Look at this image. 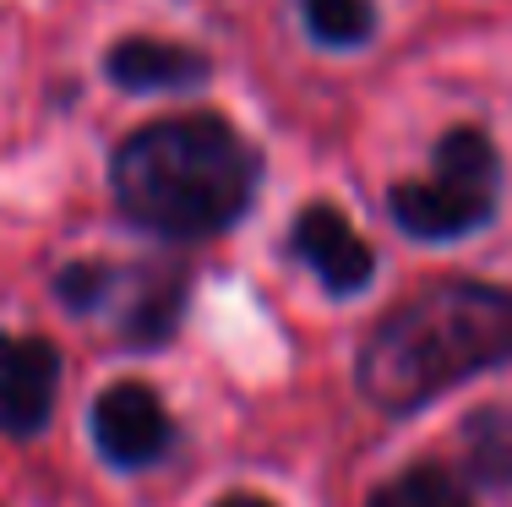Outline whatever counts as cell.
Wrapping results in <instances>:
<instances>
[{"instance_id":"5","label":"cell","mask_w":512,"mask_h":507,"mask_svg":"<svg viewBox=\"0 0 512 507\" xmlns=\"http://www.w3.org/2000/svg\"><path fill=\"white\" fill-rule=\"evenodd\" d=\"M93 448L115 469H153L175 448V420L148 382H109L93 398Z\"/></svg>"},{"instance_id":"1","label":"cell","mask_w":512,"mask_h":507,"mask_svg":"<svg viewBox=\"0 0 512 507\" xmlns=\"http://www.w3.org/2000/svg\"><path fill=\"white\" fill-rule=\"evenodd\" d=\"M109 186L137 229L164 240H207L251 213L262 153L218 115H169L120 142Z\"/></svg>"},{"instance_id":"8","label":"cell","mask_w":512,"mask_h":507,"mask_svg":"<svg viewBox=\"0 0 512 507\" xmlns=\"http://www.w3.org/2000/svg\"><path fill=\"white\" fill-rule=\"evenodd\" d=\"M109 82L126 93H175V88H197L207 82V55L186 50V44H169V39H126L115 44L104 60Z\"/></svg>"},{"instance_id":"6","label":"cell","mask_w":512,"mask_h":507,"mask_svg":"<svg viewBox=\"0 0 512 507\" xmlns=\"http://www.w3.org/2000/svg\"><path fill=\"white\" fill-rule=\"evenodd\" d=\"M60 349L39 333H0V431L39 437L55 415Z\"/></svg>"},{"instance_id":"11","label":"cell","mask_w":512,"mask_h":507,"mask_svg":"<svg viewBox=\"0 0 512 507\" xmlns=\"http://www.w3.org/2000/svg\"><path fill=\"white\" fill-rule=\"evenodd\" d=\"M306 11V28L316 44L327 50H355L376 33V6L371 0H300Z\"/></svg>"},{"instance_id":"10","label":"cell","mask_w":512,"mask_h":507,"mask_svg":"<svg viewBox=\"0 0 512 507\" xmlns=\"http://www.w3.org/2000/svg\"><path fill=\"white\" fill-rule=\"evenodd\" d=\"M365 507H474L469 486L436 464H409L404 475L382 480Z\"/></svg>"},{"instance_id":"2","label":"cell","mask_w":512,"mask_h":507,"mask_svg":"<svg viewBox=\"0 0 512 507\" xmlns=\"http://www.w3.org/2000/svg\"><path fill=\"white\" fill-rule=\"evenodd\" d=\"M512 360V289L442 279L393 306L360 344V393L387 415L442 398L447 388Z\"/></svg>"},{"instance_id":"4","label":"cell","mask_w":512,"mask_h":507,"mask_svg":"<svg viewBox=\"0 0 512 507\" xmlns=\"http://www.w3.org/2000/svg\"><path fill=\"white\" fill-rule=\"evenodd\" d=\"M55 295L77 317H115V333L131 349L169 344L186 311V273L175 268H115V262H71L55 279Z\"/></svg>"},{"instance_id":"9","label":"cell","mask_w":512,"mask_h":507,"mask_svg":"<svg viewBox=\"0 0 512 507\" xmlns=\"http://www.w3.org/2000/svg\"><path fill=\"white\" fill-rule=\"evenodd\" d=\"M463 469L474 486H512V404H480L463 420Z\"/></svg>"},{"instance_id":"7","label":"cell","mask_w":512,"mask_h":507,"mask_svg":"<svg viewBox=\"0 0 512 507\" xmlns=\"http://www.w3.org/2000/svg\"><path fill=\"white\" fill-rule=\"evenodd\" d=\"M289 251L322 279L327 295H360V289L376 279L371 246H365L360 229L338 208H327V202H311V208L295 219V229H289Z\"/></svg>"},{"instance_id":"12","label":"cell","mask_w":512,"mask_h":507,"mask_svg":"<svg viewBox=\"0 0 512 507\" xmlns=\"http://www.w3.org/2000/svg\"><path fill=\"white\" fill-rule=\"evenodd\" d=\"M213 507H278V502H267V497H256V491H229V497H218Z\"/></svg>"},{"instance_id":"3","label":"cell","mask_w":512,"mask_h":507,"mask_svg":"<svg viewBox=\"0 0 512 507\" xmlns=\"http://www.w3.org/2000/svg\"><path fill=\"white\" fill-rule=\"evenodd\" d=\"M502 197V159L485 131H447L425 180H404L387 197V213L409 240H463L491 224Z\"/></svg>"}]
</instances>
